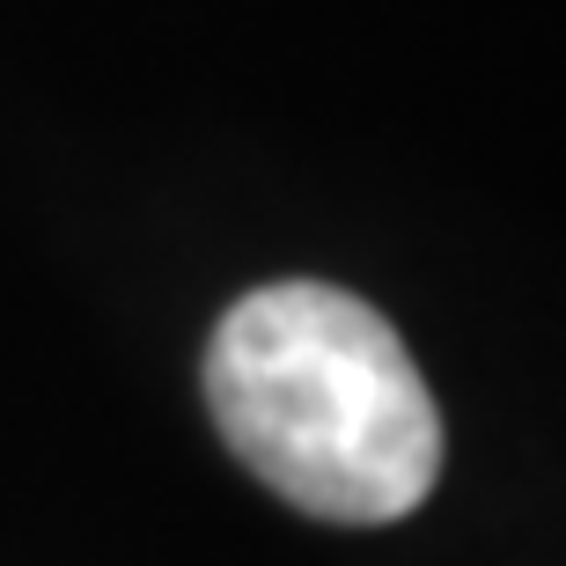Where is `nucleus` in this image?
I'll list each match as a JSON object with an SVG mask.
<instances>
[{"label": "nucleus", "mask_w": 566, "mask_h": 566, "mask_svg": "<svg viewBox=\"0 0 566 566\" xmlns=\"http://www.w3.org/2000/svg\"><path fill=\"white\" fill-rule=\"evenodd\" d=\"M235 463L316 523H398L441 479V412L390 316L332 280L251 287L207 338Z\"/></svg>", "instance_id": "1"}]
</instances>
